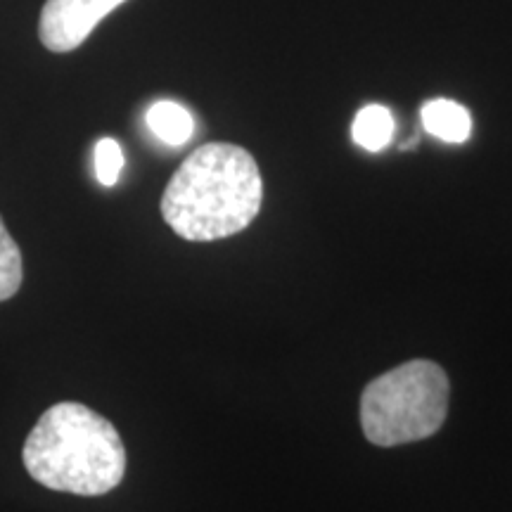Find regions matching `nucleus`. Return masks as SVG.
I'll return each instance as SVG.
<instances>
[{"label":"nucleus","mask_w":512,"mask_h":512,"mask_svg":"<svg viewBox=\"0 0 512 512\" xmlns=\"http://www.w3.org/2000/svg\"><path fill=\"white\" fill-rule=\"evenodd\" d=\"M22 287V252L0 219V302L15 297Z\"/></svg>","instance_id":"8"},{"label":"nucleus","mask_w":512,"mask_h":512,"mask_svg":"<svg viewBox=\"0 0 512 512\" xmlns=\"http://www.w3.org/2000/svg\"><path fill=\"white\" fill-rule=\"evenodd\" d=\"M93 159H95V176H98L100 185H105V188L117 185L121 169H124V152H121V145L117 140L114 138L98 140Z\"/></svg>","instance_id":"9"},{"label":"nucleus","mask_w":512,"mask_h":512,"mask_svg":"<svg viewBox=\"0 0 512 512\" xmlns=\"http://www.w3.org/2000/svg\"><path fill=\"white\" fill-rule=\"evenodd\" d=\"M24 467L38 484L76 496L117 489L126 472V448L117 427L88 406H50L24 441Z\"/></svg>","instance_id":"2"},{"label":"nucleus","mask_w":512,"mask_h":512,"mask_svg":"<svg viewBox=\"0 0 512 512\" xmlns=\"http://www.w3.org/2000/svg\"><path fill=\"white\" fill-rule=\"evenodd\" d=\"M126 0H46L38 36L50 53H72Z\"/></svg>","instance_id":"4"},{"label":"nucleus","mask_w":512,"mask_h":512,"mask_svg":"<svg viewBox=\"0 0 512 512\" xmlns=\"http://www.w3.org/2000/svg\"><path fill=\"white\" fill-rule=\"evenodd\" d=\"M147 126L162 143L171 147L185 145L192 138V131H195L192 114L174 100H157L147 110Z\"/></svg>","instance_id":"6"},{"label":"nucleus","mask_w":512,"mask_h":512,"mask_svg":"<svg viewBox=\"0 0 512 512\" xmlns=\"http://www.w3.org/2000/svg\"><path fill=\"white\" fill-rule=\"evenodd\" d=\"M351 138L366 152H382L394 138V117L387 107L366 105L351 124Z\"/></svg>","instance_id":"7"},{"label":"nucleus","mask_w":512,"mask_h":512,"mask_svg":"<svg viewBox=\"0 0 512 512\" xmlns=\"http://www.w3.org/2000/svg\"><path fill=\"white\" fill-rule=\"evenodd\" d=\"M420 121L430 136L444 143H465L472 133V117L460 102L434 98L427 100L420 110Z\"/></svg>","instance_id":"5"},{"label":"nucleus","mask_w":512,"mask_h":512,"mask_svg":"<svg viewBox=\"0 0 512 512\" xmlns=\"http://www.w3.org/2000/svg\"><path fill=\"white\" fill-rule=\"evenodd\" d=\"M264 200L259 164L245 147L207 143L197 147L166 185V226L190 242L238 235L256 219Z\"/></svg>","instance_id":"1"},{"label":"nucleus","mask_w":512,"mask_h":512,"mask_svg":"<svg viewBox=\"0 0 512 512\" xmlns=\"http://www.w3.org/2000/svg\"><path fill=\"white\" fill-rule=\"evenodd\" d=\"M451 384L434 361H408L375 377L361 394V427L370 444L389 448L432 437L444 425Z\"/></svg>","instance_id":"3"}]
</instances>
